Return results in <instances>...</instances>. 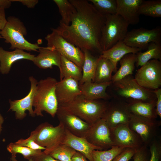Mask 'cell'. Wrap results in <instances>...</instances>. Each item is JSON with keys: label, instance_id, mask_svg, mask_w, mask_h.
Wrapping results in <instances>:
<instances>
[{"label": "cell", "instance_id": "6da1fadb", "mask_svg": "<svg viewBox=\"0 0 161 161\" xmlns=\"http://www.w3.org/2000/svg\"><path fill=\"white\" fill-rule=\"evenodd\" d=\"M77 13L69 25L60 22L54 30L68 42L79 47L100 54V41L106 17L88 0H69Z\"/></svg>", "mask_w": 161, "mask_h": 161}, {"label": "cell", "instance_id": "7a4b0ae2", "mask_svg": "<svg viewBox=\"0 0 161 161\" xmlns=\"http://www.w3.org/2000/svg\"><path fill=\"white\" fill-rule=\"evenodd\" d=\"M58 81L55 78L51 77L38 81L33 105L35 115L42 117V112L44 111L52 117H55L58 106L55 93Z\"/></svg>", "mask_w": 161, "mask_h": 161}, {"label": "cell", "instance_id": "3957f363", "mask_svg": "<svg viewBox=\"0 0 161 161\" xmlns=\"http://www.w3.org/2000/svg\"><path fill=\"white\" fill-rule=\"evenodd\" d=\"M108 103L97 100H91L82 95L72 101L58 104V108L73 114L91 125L101 118Z\"/></svg>", "mask_w": 161, "mask_h": 161}, {"label": "cell", "instance_id": "277c9868", "mask_svg": "<svg viewBox=\"0 0 161 161\" xmlns=\"http://www.w3.org/2000/svg\"><path fill=\"white\" fill-rule=\"evenodd\" d=\"M7 19L5 26L0 31V35L4 39L5 42L10 44V48L38 52V49L41 47L39 44L31 43L24 38L27 31L23 22L14 16H10Z\"/></svg>", "mask_w": 161, "mask_h": 161}, {"label": "cell", "instance_id": "5b68a950", "mask_svg": "<svg viewBox=\"0 0 161 161\" xmlns=\"http://www.w3.org/2000/svg\"><path fill=\"white\" fill-rule=\"evenodd\" d=\"M105 16L106 20L101 30L100 41L102 51L123 41L128 32L129 25L121 16L117 14Z\"/></svg>", "mask_w": 161, "mask_h": 161}, {"label": "cell", "instance_id": "8992f818", "mask_svg": "<svg viewBox=\"0 0 161 161\" xmlns=\"http://www.w3.org/2000/svg\"><path fill=\"white\" fill-rule=\"evenodd\" d=\"M31 133L33 135L35 143L45 148L46 149L43 151L49 154L62 143L65 136L66 129L61 122L55 127L47 122H45L39 125Z\"/></svg>", "mask_w": 161, "mask_h": 161}, {"label": "cell", "instance_id": "52a82bcc", "mask_svg": "<svg viewBox=\"0 0 161 161\" xmlns=\"http://www.w3.org/2000/svg\"><path fill=\"white\" fill-rule=\"evenodd\" d=\"M112 83L118 96L130 99L126 103L132 100L148 102L156 100L153 90L141 86L131 75Z\"/></svg>", "mask_w": 161, "mask_h": 161}, {"label": "cell", "instance_id": "ba28073f", "mask_svg": "<svg viewBox=\"0 0 161 161\" xmlns=\"http://www.w3.org/2000/svg\"><path fill=\"white\" fill-rule=\"evenodd\" d=\"M52 32L45 39L48 47L53 48L63 56L82 68L84 61L83 52L79 47L68 42L52 28Z\"/></svg>", "mask_w": 161, "mask_h": 161}, {"label": "cell", "instance_id": "9c48e42d", "mask_svg": "<svg viewBox=\"0 0 161 161\" xmlns=\"http://www.w3.org/2000/svg\"><path fill=\"white\" fill-rule=\"evenodd\" d=\"M134 78L142 87L154 90L161 86V62L151 60L142 66L137 71Z\"/></svg>", "mask_w": 161, "mask_h": 161}, {"label": "cell", "instance_id": "30bf717a", "mask_svg": "<svg viewBox=\"0 0 161 161\" xmlns=\"http://www.w3.org/2000/svg\"><path fill=\"white\" fill-rule=\"evenodd\" d=\"M127 46L141 49H147L150 43H161V28L157 27L151 29L143 27L128 32L123 41Z\"/></svg>", "mask_w": 161, "mask_h": 161}, {"label": "cell", "instance_id": "8fae6325", "mask_svg": "<svg viewBox=\"0 0 161 161\" xmlns=\"http://www.w3.org/2000/svg\"><path fill=\"white\" fill-rule=\"evenodd\" d=\"M160 124V122L156 119H150L131 113L128 123L129 128L140 137L143 145L147 147L157 138Z\"/></svg>", "mask_w": 161, "mask_h": 161}, {"label": "cell", "instance_id": "7c38bea8", "mask_svg": "<svg viewBox=\"0 0 161 161\" xmlns=\"http://www.w3.org/2000/svg\"><path fill=\"white\" fill-rule=\"evenodd\" d=\"M131 115L127 103L125 101L117 99L108 103L102 118L110 129L120 125L128 124Z\"/></svg>", "mask_w": 161, "mask_h": 161}, {"label": "cell", "instance_id": "4fadbf2b", "mask_svg": "<svg viewBox=\"0 0 161 161\" xmlns=\"http://www.w3.org/2000/svg\"><path fill=\"white\" fill-rule=\"evenodd\" d=\"M110 131L114 145L136 149L143 145L140 137L129 128L128 124L118 125Z\"/></svg>", "mask_w": 161, "mask_h": 161}, {"label": "cell", "instance_id": "5bb4252c", "mask_svg": "<svg viewBox=\"0 0 161 161\" xmlns=\"http://www.w3.org/2000/svg\"><path fill=\"white\" fill-rule=\"evenodd\" d=\"M85 138L101 150H107L114 146L111 138L110 129L103 118L91 125Z\"/></svg>", "mask_w": 161, "mask_h": 161}, {"label": "cell", "instance_id": "9a60e30c", "mask_svg": "<svg viewBox=\"0 0 161 161\" xmlns=\"http://www.w3.org/2000/svg\"><path fill=\"white\" fill-rule=\"evenodd\" d=\"M29 79L31 86L28 94L20 99L13 101L9 99V100L10 107L8 111L14 112L17 119L21 120L24 118L27 115L25 112L27 110L28 111L29 114L32 117H34L36 115L32 107L34 96L38 81L32 76H30Z\"/></svg>", "mask_w": 161, "mask_h": 161}, {"label": "cell", "instance_id": "2e32d148", "mask_svg": "<svg viewBox=\"0 0 161 161\" xmlns=\"http://www.w3.org/2000/svg\"><path fill=\"white\" fill-rule=\"evenodd\" d=\"M56 115L65 129L72 134L85 137L91 125L78 117L58 108Z\"/></svg>", "mask_w": 161, "mask_h": 161}, {"label": "cell", "instance_id": "e0dca14e", "mask_svg": "<svg viewBox=\"0 0 161 161\" xmlns=\"http://www.w3.org/2000/svg\"><path fill=\"white\" fill-rule=\"evenodd\" d=\"M55 93L58 104L70 102L81 95L79 82L72 78H64L58 81Z\"/></svg>", "mask_w": 161, "mask_h": 161}, {"label": "cell", "instance_id": "ac0fdd59", "mask_svg": "<svg viewBox=\"0 0 161 161\" xmlns=\"http://www.w3.org/2000/svg\"><path fill=\"white\" fill-rule=\"evenodd\" d=\"M35 56L22 50L16 49L13 51H8L0 47V72L3 75L7 74L15 62L22 59L32 61Z\"/></svg>", "mask_w": 161, "mask_h": 161}, {"label": "cell", "instance_id": "d6986e66", "mask_svg": "<svg viewBox=\"0 0 161 161\" xmlns=\"http://www.w3.org/2000/svg\"><path fill=\"white\" fill-rule=\"evenodd\" d=\"M116 14L121 16L129 24L135 25L140 21L138 9L143 0H116Z\"/></svg>", "mask_w": 161, "mask_h": 161}, {"label": "cell", "instance_id": "ffe728a7", "mask_svg": "<svg viewBox=\"0 0 161 161\" xmlns=\"http://www.w3.org/2000/svg\"><path fill=\"white\" fill-rule=\"evenodd\" d=\"M66 129L64 139L61 144L69 146L82 154L89 161H93L92 151L100 148L92 144L84 137L76 136Z\"/></svg>", "mask_w": 161, "mask_h": 161}, {"label": "cell", "instance_id": "44dd1931", "mask_svg": "<svg viewBox=\"0 0 161 161\" xmlns=\"http://www.w3.org/2000/svg\"><path fill=\"white\" fill-rule=\"evenodd\" d=\"M38 54L35 56L32 61L34 64L40 69H52L53 66L60 68L61 55L50 47H41L38 49Z\"/></svg>", "mask_w": 161, "mask_h": 161}, {"label": "cell", "instance_id": "7402d4cb", "mask_svg": "<svg viewBox=\"0 0 161 161\" xmlns=\"http://www.w3.org/2000/svg\"><path fill=\"white\" fill-rule=\"evenodd\" d=\"M141 50L139 48L130 47L122 41L110 49L102 51L99 57L109 59L113 66L114 72L115 73L117 71V63L124 56L129 53L137 54Z\"/></svg>", "mask_w": 161, "mask_h": 161}, {"label": "cell", "instance_id": "603a6c76", "mask_svg": "<svg viewBox=\"0 0 161 161\" xmlns=\"http://www.w3.org/2000/svg\"><path fill=\"white\" fill-rule=\"evenodd\" d=\"M112 83V81L97 83L90 81L85 82L79 86L81 95L84 97L89 100H97L110 98L106 89Z\"/></svg>", "mask_w": 161, "mask_h": 161}, {"label": "cell", "instance_id": "cb8c5ba5", "mask_svg": "<svg viewBox=\"0 0 161 161\" xmlns=\"http://www.w3.org/2000/svg\"><path fill=\"white\" fill-rule=\"evenodd\" d=\"M156 100L148 102L132 100L126 103L131 114L150 119L155 120L157 117L156 111Z\"/></svg>", "mask_w": 161, "mask_h": 161}, {"label": "cell", "instance_id": "d4e9b609", "mask_svg": "<svg viewBox=\"0 0 161 161\" xmlns=\"http://www.w3.org/2000/svg\"><path fill=\"white\" fill-rule=\"evenodd\" d=\"M137 61L136 54L129 53L124 56L119 61L120 68L112 76V83L118 81L128 75H131Z\"/></svg>", "mask_w": 161, "mask_h": 161}, {"label": "cell", "instance_id": "484cf974", "mask_svg": "<svg viewBox=\"0 0 161 161\" xmlns=\"http://www.w3.org/2000/svg\"><path fill=\"white\" fill-rule=\"evenodd\" d=\"M114 67L108 59L99 57L93 82L103 83L112 81Z\"/></svg>", "mask_w": 161, "mask_h": 161}, {"label": "cell", "instance_id": "4316f807", "mask_svg": "<svg viewBox=\"0 0 161 161\" xmlns=\"http://www.w3.org/2000/svg\"><path fill=\"white\" fill-rule=\"evenodd\" d=\"M84 55V61L82 68V77L79 85L88 81H93L98 58L93 55L89 50L81 49Z\"/></svg>", "mask_w": 161, "mask_h": 161}, {"label": "cell", "instance_id": "83f0119b", "mask_svg": "<svg viewBox=\"0 0 161 161\" xmlns=\"http://www.w3.org/2000/svg\"><path fill=\"white\" fill-rule=\"evenodd\" d=\"M59 70L60 80L64 78H70L79 82L82 79V68L62 55Z\"/></svg>", "mask_w": 161, "mask_h": 161}, {"label": "cell", "instance_id": "f1b7e54d", "mask_svg": "<svg viewBox=\"0 0 161 161\" xmlns=\"http://www.w3.org/2000/svg\"><path fill=\"white\" fill-rule=\"evenodd\" d=\"M146 50L141 51L136 54L137 61L136 66H141L149 61L153 59L161 60V43L151 42L149 44Z\"/></svg>", "mask_w": 161, "mask_h": 161}, {"label": "cell", "instance_id": "f546056e", "mask_svg": "<svg viewBox=\"0 0 161 161\" xmlns=\"http://www.w3.org/2000/svg\"><path fill=\"white\" fill-rule=\"evenodd\" d=\"M58 7L61 19L60 22L66 25L71 23L75 17L77 10L69 0H54Z\"/></svg>", "mask_w": 161, "mask_h": 161}, {"label": "cell", "instance_id": "4dcf8cb0", "mask_svg": "<svg viewBox=\"0 0 161 161\" xmlns=\"http://www.w3.org/2000/svg\"><path fill=\"white\" fill-rule=\"evenodd\" d=\"M139 15H143L153 18L161 17L160 0L144 1L139 6Z\"/></svg>", "mask_w": 161, "mask_h": 161}, {"label": "cell", "instance_id": "1f68e13d", "mask_svg": "<svg viewBox=\"0 0 161 161\" xmlns=\"http://www.w3.org/2000/svg\"><path fill=\"white\" fill-rule=\"evenodd\" d=\"M125 148L114 145L104 151L94 150L92 152L93 161H112Z\"/></svg>", "mask_w": 161, "mask_h": 161}, {"label": "cell", "instance_id": "d6a6232c", "mask_svg": "<svg viewBox=\"0 0 161 161\" xmlns=\"http://www.w3.org/2000/svg\"><path fill=\"white\" fill-rule=\"evenodd\" d=\"M95 8L102 14H115L117 4L116 0H89Z\"/></svg>", "mask_w": 161, "mask_h": 161}, {"label": "cell", "instance_id": "836d02e7", "mask_svg": "<svg viewBox=\"0 0 161 161\" xmlns=\"http://www.w3.org/2000/svg\"><path fill=\"white\" fill-rule=\"evenodd\" d=\"M76 151L66 145L61 144L53 150L48 154L59 161H72Z\"/></svg>", "mask_w": 161, "mask_h": 161}, {"label": "cell", "instance_id": "e575fe53", "mask_svg": "<svg viewBox=\"0 0 161 161\" xmlns=\"http://www.w3.org/2000/svg\"><path fill=\"white\" fill-rule=\"evenodd\" d=\"M7 149L11 154V156H16L17 153L21 154L24 157L28 160L39 154L42 152L41 150H35L11 143L7 146Z\"/></svg>", "mask_w": 161, "mask_h": 161}, {"label": "cell", "instance_id": "d590c367", "mask_svg": "<svg viewBox=\"0 0 161 161\" xmlns=\"http://www.w3.org/2000/svg\"><path fill=\"white\" fill-rule=\"evenodd\" d=\"M150 158L149 161H161V143L156 138L149 146Z\"/></svg>", "mask_w": 161, "mask_h": 161}, {"label": "cell", "instance_id": "8d00e7d4", "mask_svg": "<svg viewBox=\"0 0 161 161\" xmlns=\"http://www.w3.org/2000/svg\"><path fill=\"white\" fill-rule=\"evenodd\" d=\"M15 143L17 145L25 146L35 150H44L45 148L41 147L35 142L33 135L30 133V136L27 139H21Z\"/></svg>", "mask_w": 161, "mask_h": 161}, {"label": "cell", "instance_id": "74e56055", "mask_svg": "<svg viewBox=\"0 0 161 161\" xmlns=\"http://www.w3.org/2000/svg\"><path fill=\"white\" fill-rule=\"evenodd\" d=\"M147 147L143 145L137 149L132 157L134 161H149L150 155Z\"/></svg>", "mask_w": 161, "mask_h": 161}, {"label": "cell", "instance_id": "f35d334b", "mask_svg": "<svg viewBox=\"0 0 161 161\" xmlns=\"http://www.w3.org/2000/svg\"><path fill=\"white\" fill-rule=\"evenodd\" d=\"M136 149L131 148H125L112 161H129L133 157Z\"/></svg>", "mask_w": 161, "mask_h": 161}, {"label": "cell", "instance_id": "ab89813d", "mask_svg": "<svg viewBox=\"0 0 161 161\" xmlns=\"http://www.w3.org/2000/svg\"><path fill=\"white\" fill-rule=\"evenodd\" d=\"M153 92L156 95V111L157 114L161 118V89L153 90Z\"/></svg>", "mask_w": 161, "mask_h": 161}, {"label": "cell", "instance_id": "60d3db41", "mask_svg": "<svg viewBox=\"0 0 161 161\" xmlns=\"http://www.w3.org/2000/svg\"><path fill=\"white\" fill-rule=\"evenodd\" d=\"M33 161H59L43 151L32 158Z\"/></svg>", "mask_w": 161, "mask_h": 161}, {"label": "cell", "instance_id": "b9f144b4", "mask_svg": "<svg viewBox=\"0 0 161 161\" xmlns=\"http://www.w3.org/2000/svg\"><path fill=\"white\" fill-rule=\"evenodd\" d=\"M12 2L17 1L21 3L29 8H33L38 3V0H10Z\"/></svg>", "mask_w": 161, "mask_h": 161}, {"label": "cell", "instance_id": "7bdbcfd3", "mask_svg": "<svg viewBox=\"0 0 161 161\" xmlns=\"http://www.w3.org/2000/svg\"><path fill=\"white\" fill-rule=\"evenodd\" d=\"M7 22L5 9L0 7V31L4 28Z\"/></svg>", "mask_w": 161, "mask_h": 161}, {"label": "cell", "instance_id": "ee69618b", "mask_svg": "<svg viewBox=\"0 0 161 161\" xmlns=\"http://www.w3.org/2000/svg\"><path fill=\"white\" fill-rule=\"evenodd\" d=\"M81 153L76 151L72 158V161H89Z\"/></svg>", "mask_w": 161, "mask_h": 161}, {"label": "cell", "instance_id": "f6af8a7d", "mask_svg": "<svg viewBox=\"0 0 161 161\" xmlns=\"http://www.w3.org/2000/svg\"><path fill=\"white\" fill-rule=\"evenodd\" d=\"M11 3L10 0H0V7L5 10L8 8L10 7Z\"/></svg>", "mask_w": 161, "mask_h": 161}, {"label": "cell", "instance_id": "bcb514c9", "mask_svg": "<svg viewBox=\"0 0 161 161\" xmlns=\"http://www.w3.org/2000/svg\"><path fill=\"white\" fill-rule=\"evenodd\" d=\"M4 122V118L0 114V135L1 132V131L2 130V125L3 123Z\"/></svg>", "mask_w": 161, "mask_h": 161}, {"label": "cell", "instance_id": "7dc6e473", "mask_svg": "<svg viewBox=\"0 0 161 161\" xmlns=\"http://www.w3.org/2000/svg\"><path fill=\"white\" fill-rule=\"evenodd\" d=\"M10 161H18L16 159V156H11L10 158ZM28 161H33L32 158L28 160Z\"/></svg>", "mask_w": 161, "mask_h": 161}, {"label": "cell", "instance_id": "c3c4849f", "mask_svg": "<svg viewBox=\"0 0 161 161\" xmlns=\"http://www.w3.org/2000/svg\"><path fill=\"white\" fill-rule=\"evenodd\" d=\"M2 38V37L0 35V38Z\"/></svg>", "mask_w": 161, "mask_h": 161}]
</instances>
